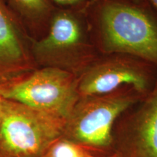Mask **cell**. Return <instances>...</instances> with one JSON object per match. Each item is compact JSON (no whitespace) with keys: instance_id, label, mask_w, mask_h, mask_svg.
I'll list each match as a JSON object with an SVG mask.
<instances>
[{"instance_id":"obj_3","label":"cell","mask_w":157,"mask_h":157,"mask_svg":"<svg viewBox=\"0 0 157 157\" xmlns=\"http://www.w3.org/2000/svg\"><path fill=\"white\" fill-rule=\"evenodd\" d=\"M146 96L132 87H123L111 93L80 97L66 119L62 137L93 154H112L116 121Z\"/></svg>"},{"instance_id":"obj_12","label":"cell","mask_w":157,"mask_h":157,"mask_svg":"<svg viewBox=\"0 0 157 157\" xmlns=\"http://www.w3.org/2000/svg\"><path fill=\"white\" fill-rule=\"evenodd\" d=\"M99 1H100V0H90V2L87 4V8H86V10H87L89 7H90V6H92L93 5H94V4H95L96 2H99ZM132 1L134 2L135 3V2H137V4H140L141 3V0H132Z\"/></svg>"},{"instance_id":"obj_2","label":"cell","mask_w":157,"mask_h":157,"mask_svg":"<svg viewBox=\"0 0 157 157\" xmlns=\"http://www.w3.org/2000/svg\"><path fill=\"white\" fill-rule=\"evenodd\" d=\"M31 53L38 67L66 71L79 77L101 55L90 36L85 13L56 8L44 36L32 39Z\"/></svg>"},{"instance_id":"obj_13","label":"cell","mask_w":157,"mask_h":157,"mask_svg":"<svg viewBox=\"0 0 157 157\" xmlns=\"http://www.w3.org/2000/svg\"><path fill=\"white\" fill-rule=\"evenodd\" d=\"M4 99H5V98L2 97V93H1V84H0V119H1L2 107V103H3Z\"/></svg>"},{"instance_id":"obj_4","label":"cell","mask_w":157,"mask_h":157,"mask_svg":"<svg viewBox=\"0 0 157 157\" xmlns=\"http://www.w3.org/2000/svg\"><path fill=\"white\" fill-rule=\"evenodd\" d=\"M66 119L4 99L0 119V157H42L63 135Z\"/></svg>"},{"instance_id":"obj_7","label":"cell","mask_w":157,"mask_h":157,"mask_svg":"<svg viewBox=\"0 0 157 157\" xmlns=\"http://www.w3.org/2000/svg\"><path fill=\"white\" fill-rule=\"evenodd\" d=\"M111 152L117 157H157V83L116 121Z\"/></svg>"},{"instance_id":"obj_9","label":"cell","mask_w":157,"mask_h":157,"mask_svg":"<svg viewBox=\"0 0 157 157\" xmlns=\"http://www.w3.org/2000/svg\"><path fill=\"white\" fill-rule=\"evenodd\" d=\"M5 2L32 39L44 36L57 8L49 0H5Z\"/></svg>"},{"instance_id":"obj_5","label":"cell","mask_w":157,"mask_h":157,"mask_svg":"<svg viewBox=\"0 0 157 157\" xmlns=\"http://www.w3.org/2000/svg\"><path fill=\"white\" fill-rule=\"evenodd\" d=\"M1 84L6 100L67 119L78 98V77L52 67H39L21 77Z\"/></svg>"},{"instance_id":"obj_6","label":"cell","mask_w":157,"mask_h":157,"mask_svg":"<svg viewBox=\"0 0 157 157\" xmlns=\"http://www.w3.org/2000/svg\"><path fill=\"white\" fill-rule=\"evenodd\" d=\"M157 83V67L136 57L101 55L78 77L80 97L111 93L132 87L148 95Z\"/></svg>"},{"instance_id":"obj_1","label":"cell","mask_w":157,"mask_h":157,"mask_svg":"<svg viewBox=\"0 0 157 157\" xmlns=\"http://www.w3.org/2000/svg\"><path fill=\"white\" fill-rule=\"evenodd\" d=\"M86 18L100 55H127L157 67L156 11L140 4L105 0Z\"/></svg>"},{"instance_id":"obj_14","label":"cell","mask_w":157,"mask_h":157,"mask_svg":"<svg viewBox=\"0 0 157 157\" xmlns=\"http://www.w3.org/2000/svg\"><path fill=\"white\" fill-rule=\"evenodd\" d=\"M148 1L151 4V5L153 6V7L156 10V13H157V0H148Z\"/></svg>"},{"instance_id":"obj_11","label":"cell","mask_w":157,"mask_h":157,"mask_svg":"<svg viewBox=\"0 0 157 157\" xmlns=\"http://www.w3.org/2000/svg\"><path fill=\"white\" fill-rule=\"evenodd\" d=\"M54 6L56 5L62 9H71L83 6L84 0H49ZM56 7V6H55Z\"/></svg>"},{"instance_id":"obj_8","label":"cell","mask_w":157,"mask_h":157,"mask_svg":"<svg viewBox=\"0 0 157 157\" xmlns=\"http://www.w3.org/2000/svg\"><path fill=\"white\" fill-rule=\"evenodd\" d=\"M31 40L5 0H0V83L39 68L31 53Z\"/></svg>"},{"instance_id":"obj_10","label":"cell","mask_w":157,"mask_h":157,"mask_svg":"<svg viewBox=\"0 0 157 157\" xmlns=\"http://www.w3.org/2000/svg\"><path fill=\"white\" fill-rule=\"evenodd\" d=\"M42 157H117L115 154L98 155L61 137L50 147Z\"/></svg>"}]
</instances>
